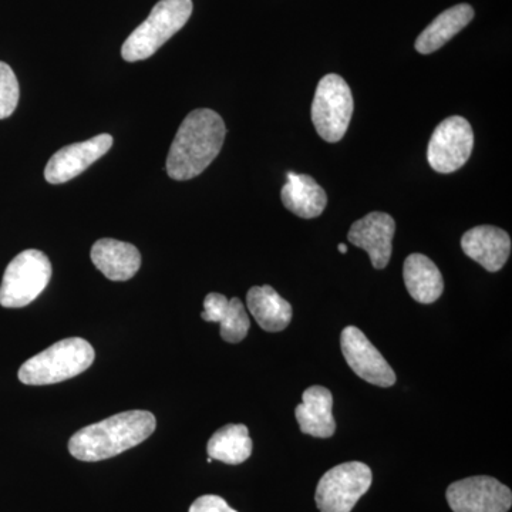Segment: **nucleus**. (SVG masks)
<instances>
[{
    "instance_id": "obj_1",
    "label": "nucleus",
    "mask_w": 512,
    "mask_h": 512,
    "mask_svg": "<svg viewBox=\"0 0 512 512\" xmlns=\"http://www.w3.org/2000/svg\"><path fill=\"white\" fill-rule=\"evenodd\" d=\"M225 134L227 128L220 114L210 109L191 111L171 144L165 163L168 177L188 181L204 173L220 154Z\"/></svg>"
},
{
    "instance_id": "obj_2",
    "label": "nucleus",
    "mask_w": 512,
    "mask_h": 512,
    "mask_svg": "<svg viewBox=\"0 0 512 512\" xmlns=\"http://www.w3.org/2000/svg\"><path fill=\"white\" fill-rule=\"evenodd\" d=\"M156 427L154 414L144 410L116 414L77 431L69 441V451L86 463L107 460L146 441Z\"/></svg>"
},
{
    "instance_id": "obj_3",
    "label": "nucleus",
    "mask_w": 512,
    "mask_h": 512,
    "mask_svg": "<svg viewBox=\"0 0 512 512\" xmlns=\"http://www.w3.org/2000/svg\"><path fill=\"white\" fill-rule=\"evenodd\" d=\"M94 359L96 353L87 340L63 339L26 360L19 369V380L28 386L64 382L86 372Z\"/></svg>"
},
{
    "instance_id": "obj_4",
    "label": "nucleus",
    "mask_w": 512,
    "mask_h": 512,
    "mask_svg": "<svg viewBox=\"0 0 512 512\" xmlns=\"http://www.w3.org/2000/svg\"><path fill=\"white\" fill-rule=\"evenodd\" d=\"M191 13V0H160L150 16L128 36L121 47V56L126 62L134 63L156 55L160 47L187 25Z\"/></svg>"
},
{
    "instance_id": "obj_5",
    "label": "nucleus",
    "mask_w": 512,
    "mask_h": 512,
    "mask_svg": "<svg viewBox=\"0 0 512 512\" xmlns=\"http://www.w3.org/2000/svg\"><path fill=\"white\" fill-rule=\"evenodd\" d=\"M52 278V264L42 251L26 249L10 261L0 285L3 308H25L45 291Z\"/></svg>"
},
{
    "instance_id": "obj_6",
    "label": "nucleus",
    "mask_w": 512,
    "mask_h": 512,
    "mask_svg": "<svg viewBox=\"0 0 512 512\" xmlns=\"http://www.w3.org/2000/svg\"><path fill=\"white\" fill-rule=\"evenodd\" d=\"M355 101L349 84L338 74H326L316 87L312 103V121L316 131L328 143L345 137L352 120Z\"/></svg>"
},
{
    "instance_id": "obj_7",
    "label": "nucleus",
    "mask_w": 512,
    "mask_h": 512,
    "mask_svg": "<svg viewBox=\"0 0 512 512\" xmlns=\"http://www.w3.org/2000/svg\"><path fill=\"white\" fill-rule=\"evenodd\" d=\"M372 483V470L365 463L339 464L320 478L315 494L316 507L320 512H352Z\"/></svg>"
},
{
    "instance_id": "obj_8",
    "label": "nucleus",
    "mask_w": 512,
    "mask_h": 512,
    "mask_svg": "<svg viewBox=\"0 0 512 512\" xmlns=\"http://www.w3.org/2000/svg\"><path fill=\"white\" fill-rule=\"evenodd\" d=\"M474 147V133L464 117L453 116L441 121L430 138L427 160L440 174L460 170L467 163Z\"/></svg>"
},
{
    "instance_id": "obj_9",
    "label": "nucleus",
    "mask_w": 512,
    "mask_h": 512,
    "mask_svg": "<svg viewBox=\"0 0 512 512\" xmlns=\"http://www.w3.org/2000/svg\"><path fill=\"white\" fill-rule=\"evenodd\" d=\"M446 498L453 512H508L512 507L510 488L488 476L468 477L450 484Z\"/></svg>"
},
{
    "instance_id": "obj_10",
    "label": "nucleus",
    "mask_w": 512,
    "mask_h": 512,
    "mask_svg": "<svg viewBox=\"0 0 512 512\" xmlns=\"http://www.w3.org/2000/svg\"><path fill=\"white\" fill-rule=\"evenodd\" d=\"M340 348L350 369L360 379L379 387H392L396 383L392 367L359 328L348 326L343 329Z\"/></svg>"
},
{
    "instance_id": "obj_11",
    "label": "nucleus",
    "mask_w": 512,
    "mask_h": 512,
    "mask_svg": "<svg viewBox=\"0 0 512 512\" xmlns=\"http://www.w3.org/2000/svg\"><path fill=\"white\" fill-rule=\"evenodd\" d=\"M111 146H113V137L110 134H100L82 143L60 148L46 165L47 183L64 184L79 177L90 165L109 153Z\"/></svg>"
},
{
    "instance_id": "obj_12",
    "label": "nucleus",
    "mask_w": 512,
    "mask_h": 512,
    "mask_svg": "<svg viewBox=\"0 0 512 512\" xmlns=\"http://www.w3.org/2000/svg\"><path fill=\"white\" fill-rule=\"evenodd\" d=\"M396 222L386 212H370L350 228V244L365 249L376 269L389 265L393 252V237Z\"/></svg>"
},
{
    "instance_id": "obj_13",
    "label": "nucleus",
    "mask_w": 512,
    "mask_h": 512,
    "mask_svg": "<svg viewBox=\"0 0 512 512\" xmlns=\"http://www.w3.org/2000/svg\"><path fill=\"white\" fill-rule=\"evenodd\" d=\"M461 248L468 258L483 266L485 271L498 272L511 255V238L504 229L480 225L461 238Z\"/></svg>"
},
{
    "instance_id": "obj_14",
    "label": "nucleus",
    "mask_w": 512,
    "mask_h": 512,
    "mask_svg": "<svg viewBox=\"0 0 512 512\" xmlns=\"http://www.w3.org/2000/svg\"><path fill=\"white\" fill-rule=\"evenodd\" d=\"M302 433L318 439H329L335 434L333 396L326 387L311 386L303 392L302 403L295 409Z\"/></svg>"
},
{
    "instance_id": "obj_15",
    "label": "nucleus",
    "mask_w": 512,
    "mask_h": 512,
    "mask_svg": "<svg viewBox=\"0 0 512 512\" xmlns=\"http://www.w3.org/2000/svg\"><path fill=\"white\" fill-rule=\"evenodd\" d=\"M92 261L110 281L124 282L137 274L141 266V255L133 244L103 238L93 245Z\"/></svg>"
},
{
    "instance_id": "obj_16",
    "label": "nucleus",
    "mask_w": 512,
    "mask_h": 512,
    "mask_svg": "<svg viewBox=\"0 0 512 512\" xmlns=\"http://www.w3.org/2000/svg\"><path fill=\"white\" fill-rule=\"evenodd\" d=\"M201 318L205 322L220 323L221 338L228 343L242 342L251 328V320L241 299H228L221 293L212 292L205 296Z\"/></svg>"
},
{
    "instance_id": "obj_17",
    "label": "nucleus",
    "mask_w": 512,
    "mask_h": 512,
    "mask_svg": "<svg viewBox=\"0 0 512 512\" xmlns=\"http://www.w3.org/2000/svg\"><path fill=\"white\" fill-rule=\"evenodd\" d=\"M286 184L281 198L286 210L303 220H312L323 214L328 205V195L311 175L286 173Z\"/></svg>"
},
{
    "instance_id": "obj_18",
    "label": "nucleus",
    "mask_w": 512,
    "mask_h": 512,
    "mask_svg": "<svg viewBox=\"0 0 512 512\" xmlns=\"http://www.w3.org/2000/svg\"><path fill=\"white\" fill-rule=\"evenodd\" d=\"M404 285L414 301L430 305L443 295L444 281L440 269L423 254L407 256L403 266Z\"/></svg>"
},
{
    "instance_id": "obj_19",
    "label": "nucleus",
    "mask_w": 512,
    "mask_h": 512,
    "mask_svg": "<svg viewBox=\"0 0 512 512\" xmlns=\"http://www.w3.org/2000/svg\"><path fill=\"white\" fill-rule=\"evenodd\" d=\"M247 306L256 323L266 332H282L291 323V303L285 301L272 286H254L249 289Z\"/></svg>"
},
{
    "instance_id": "obj_20",
    "label": "nucleus",
    "mask_w": 512,
    "mask_h": 512,
    "mask_svg": "<svg viewBox=\"0 0 512 512\" xmlns=\"http://www.w3.org/2000/svg\"><path fill=\"white\" fill-rule=\"evenodd\" d=\"M474 18V9L467 3L444 10L427 26L416 40V50L420 55H431L450 42L457 33L466 28Z\"/></svg>"
},
{
    "instance_id": "obj_21",
    "label": "nucleus",
    "mask_w": 512,
    "mask_h": 512,
    "mask_svg": "<svg viewBox=\"0 0 512 512\" xmlns=\"http://www.w3.org/2000/svg\"><path fill=\"white\" fill-rule=\"evenodd\" d=\"M251 437L245 424H228L222 427L208 441V456L229 466L245 463L252 454Z\"/></svg>"
},
{
    "instance_id": "obj_22",
    "label": "nucleus",
    "mask_w": 512,
    "mask_h": 512,
    "mask_svg": "<svg viewBox=\"0 0 512 512\" xmlns=\"http://www.w3.org/2000/svg\"><path fill=\"white\" fill-rule=\"evenodd\" d=\"M20 97L19 82L9 64L0 62V120L15 113Z\"/></svg>"
},
{
    "instance_id": "obj_23",
    "label": "nucleus",
    "mask_w": 512,
    "mask_h": 512,
    "mask_svg": "<svg viewBox=\"0 0 512 512\" xmlns=\"http://www.w3.org/2000/svg\"><path fill=\"white\" fill-rule=\"evenodd\" d=\"M188 512H238L229 507L220 495H202L192 503Z\"/></svg>"
},
{
    "instance_id": "obj_24",
    "label": "nucleus",
    "mask_w": 512,
    "mask_h": 512,
    "mask_svg": "<svg viewBox=\"0 0 512 512\" xmlns=\"http://www.w3.org/2000/svg\"><path fill=\"white\" fill-rule=\"evenodd\" d=\"M339 251L340 254H346V252H348V247H346L345 244H339Z\"/></svg>"
}]
</instances>
